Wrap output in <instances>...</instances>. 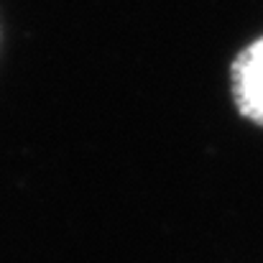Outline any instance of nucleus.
<instances>
[{
    "label": "nucleus",
    "mask_w": 263,
    "mask_h": 263,
    "mask_svg": "<svg viewBox=\"0 0 263 263\" xmlns=\"http://www.w3.org/2000/svg\"><path fill=\"white\" fill-rule=\"evenodd\" d=\"M230 77L238 110L263 125V39L253 41L235 57Z\"/></svg>",
    "instance_id": "1"
}]
</instances>
